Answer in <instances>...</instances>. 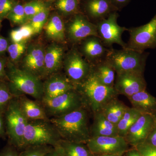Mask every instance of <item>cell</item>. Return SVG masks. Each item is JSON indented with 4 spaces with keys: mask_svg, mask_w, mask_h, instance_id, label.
<instances>
[{
    "mask_svg": "<svg viewBox=\"0 0 156 156\" xmlns=\"http://www.w3.org/2000/svg\"><path fill=\"white\" fill-rule=\"evenodd\" d=\"M93 115V123L90 127L91 137L119 136L116 125L107 119L101 112H98Z\"/></svg>",
    "mask_w": 156,
    "mask_h": 156,
    "instance_id": "cell-20",
    "label": "cell"
},
{
    "mask_svg": "<svg viewBox=\"0 0 156 156\" xmlns=\"http://www.w3.org/2000/svg\"><path fill=\"white\" fill-rule=\"evenodd\" d=\"M92 72L101 84L114 87L116 72L105 59L93 65Z\"/></svg>",
    "mask_w": 156,
    "mask_h": 156,
    "instance_id": "cell-24",
    "label": "cell"
},
{
    "mask_svg": "<svg viewBox=\"0 0 156 156\" xmlns=\"http://www.w3.org/2000/svg\"><path fill=\"white\" fill-rule=\"evenodd\" d=\"M93 65L89 63L77 49L73 48L65 55L63 62L65 74L76 87L91 73Z\"/></svg>",
    "mask_w": 156,
    "mask_h": 156,
    "instance_id": "cell-8",
    "label": "cell"
},
{
    "mask_svg": "<svg viewBox=\"0 0 156 156\" xmlns=\"http://www.w3.org/2000/svg\"><path fill=\"white\" fill-rule=\"evenodd\" d=\"M96 156H122L120 155L116 154H100V155H94Z\"/></svg>",
    "mask_w": 156,
    "mask_h": 156,
    "instance_id": "cell-46",
    "label": "cell"
},
{
    "mask_svg": "<svg viewBox=\"0 0 156 156\" xmlns=\"http://www.w3.org/2000/svg\"><path fill=\"white\" fill-rule=\"evenodd\" d=\"M126 153V156H142L136 148L134 149L128 150Z\"/></svg>",
    "mask_w": 156,
    "mask_h": 156,
    "instance_id": "cell-45",
    "label": "cell"
},
{
    "mask_svg": "<svg viewBox=\"0 0 156 156\" xmlns=\"http://www.w3.org/2000/svg\"><path fill=\"white\" fill-rule=\"evenodd\" d=\"M149 53H140L135 50L122 48L109 49L105 60L116 74L127 72L144 73Z\"/></svg>",
    "mask_w": 156,
    "mask_h": 156,
    "instance_id": "cell-5",
    "label": "cell"
},
{
    "mask_svg": "<svg viewBox=\"0 0 156 156\" xmlns=\"http://www.w3.org/2000/svg\"><path fill=\"white\" fill-rule=\"evenodd\" d=\"M49 145H37L28 147L23 149L18 156H44L53 149Z\"/></svg>",
    "mask_w": 156,
    "mask_h": 156,
    "instance_id": "cell-35",
    "label": "cell"
},
{
    "mask_svg": "<svg viewBox=\"0 0 156 156\" xmlns=\"http://www.w3.org/2000/svg\"><path fill=\"white\" fill-rule=\"evenodd\" d=\"M17 2L15 0H0V17L2 20L7 17Z\"/></svg>",
    "mask_w": 156,
    "mask_h": 156,
    "instance_id": "cell-36",
    "label": "cell"
},
{
    "mask_svg": "<svg viewBox=\"0 0 156 156\" xmlns=\"http://www.w3.org/2000/svg\"><path fill=\"white\" fill-rule=\"evenodd\" d=\"M128 31L130 39L126 48L144 53L147 49L156 48V14L146 24Z\"/></svg>",
    "mask_w": 156,
    "mask_h": 156,
    "instance_id": "cell-9",
    "label": "cell"
},
{
    "mask_svg": "<svg viewBox=\"0 0 156 156\" xmlns=\"http://www.w3.org/2000/svg\"><path fill=\"white\" fill-rule=\"evenodd\" d=\"M80 53L92 65L105 60L109 49L105 48L100 38L90 36L80 42Z\"/></svg>",
    "mask_w": 156,
    "mask_h": 156,
    "instance_id": "cell-16",
    "label": "cell"
},
{
    "mask_svg": "<svg viewBox=\"0 0 156 156\" xmlns=\"http://www.w3.org/2000/svg\"><path fill=\"white\" fill-rule=\"evenodd\" d=\"M9 45L8 40L5 38L0 36V56L7 52Z\"/></svg>",
    "mask_w": 156,
    "mask_h": 156,
    "instance_id": "cell-43",
    "label": "cell"
},
{
    "mask_svg": "<svg viewBox=\"0 0 156 156\" xmlns=\"http://www.w3.org/2000/svg\"><path fill=\"white\" fill-rule=\"evenodd\" d=\"M79 3V0H56L55 5L63 15L70 16L77 14Z\"/></svg>",
    "mask_w": 156,
    "mask_h": 156,
    "instance_id": "cell-31",
    "label": "cell"
},
{
    "mask_svg": "<svg viewBox=\"0 0 156 156\" xmlns=\"http://www.w3.org/2000/svg\"><path fill=\"white\" fill-rule=\"evenodd\" d=\"M40 101L50 119L87 108L82 95L76 89L50 99H42Z\"/></svg>",
    "mask_w": 156,
    "mask_h": 156,
    "instance_id": "cell-7",
    "label": "cell"
},
{
    "mask_svg": "<svg viewBox=\"0 0 156 156\" xmlns=\"http://www.w3.org/2000/svg\"><path fill=\"white\" fill-rule=\"evenodd\" d=\"M17 148L8 143L0 151V156H18L19 153Z\"/></svg>",
    "mask_w": 156,
    "mask_h": 156,
    "instance_id": "cell-38",
    "label": "cell"
},
{
    "mask_svg": "<svg viewBox=\"0 0 156 156\" xmlns=\"http://www.w3.org/2000/svg\"><path fill=\"white\" fill-rule=\"evenodd\" d=\"M132 107L142 113L154 115L156 112V98L146 90L137 92L128 98Z\"/></svg>",
    "mask_w": 156,
    "mask_h": 156,
    "instance_id": "cell-22",
    "label": "cell"
},
{
    "mask_svg": "<svg viewBox=\"0 0 156 156\" xmlns=\"http://www.w3.org/2000/svg\"><path fill=\"white\" fill-rule=\"evenodd\" d=\"M116 10L122 9L129 3L131 0H109Z\"/></svg>",
    "mask_w": 156,
    "mask_h": 156,
    "instance_id": "cell-40",
    "label": "cell"
},
{
    "mask_svg": "<svg viewBox=\"0 0 156 156\" xmlns=\"http://www.w3.org/2000/svg\"><path fill=\"white\" fill-rule=\"evenodd\" d=\"M59 145L63 150L64 156H94L86 144L62 139Z\"/></svg>",
    "mask_w": 156,
    "mask_h": 156,
    "instance_id": "cell-26",
    "label": "cell"
},
{
    "mask_svg": "<svg viewBox=\"0 0 156 156\" xmlns=\"http://www.w3.org/2000/svg\"><path fill=\"white\" fill-rule=\"evenodd\" d=\"M6 75L9 89L14 97L28 95L41 101L44 95L43 82L30 73L7 61Z\"/></svg>",
    "mask_w": 156,
    "mask_h": 156,
    "instance_id": "cell-2",
    "label": "cell"
},
{
    "mask_svg": "<svg viewBox=\"0 0 156 156\" xmlns=\"http://www.w3.org/2000/svg\"><path fill=\"white\" fill-rule=\"evenodd\" d=\"M44 156H64L63 150L60 146L53 147L50 151Z\"/></svg>",
    "mask_w": 156,
    "mask_h": 156,
    "instance_id": "cell-42",
    "label": "cell"
},
{
    "mask_svg": "<svg viewBox=\"0 0 156 156\" xmlns=\"http://www.w3.org/2000/svg\"><path fill=\"white\" fill-rule=\"evenodd\" d=\"M85 9L88 16L97 22L117 11L109 0H87Z\"/></svg>",
    "mask_w": 156,
    "mask_h": 156,
    "instance_id": "cell-19",
    "label": "cell"
},
{
    "mask_svg": "<svg viewBox=\"0 0 156 156\" xmlns=\"http://www.w3.org/2000/svg\"><path fill=\"white\" fill-rule=\"evenodd\" d=\"M6 135L5 126L4 113L0 112V137Z\"/></svg>",
    "mask_w": 156,
    "mask_h": 156,
    "instance_id": "cell-44",
    "label": "cell"
},
{
    "mask_svg": "<svg viewBox=\"0 0 156 156\" xmlns=\"http://www.w3.org/2000/svg\"><path fill=\"white\" fill-rule=\"evenodd\" d=\"M154 116L155 119V121L156 122V112L154 114Z\"/></svg>",
    "mask_w": 156,
    "mask_h": 156,
    "instance_id": "cell-49",
    "label": "cell"
},
{
    "mask_svg": "<svg viewBox=\"0 0 156 156\" xmlns=\"http://www.w3.org/2000/svg\"><path fill=\"white\" fill-rule=\"evenodd\" d=\"M66 33L68 38L74 44L80 43L88 37H98L96 24L86 16L78 13L74 15L68 23Z\"/></svg>",
    "mask_w": 156,
    "mask_h": 156,
    "instance_id": "cell-13",
    "label": "cell"
},
{
    "mask_svg": "<svg viewBox=\"0 0 156 156\" xmlns=\"http://www.w3.org/2000/svg\"><path fill=\"white\" fill-rule=\"evenodd\" d=\"M23 7L27 22L35 15L48 8L43 0H33L23 5Z\"/></svg>",
    "mask_w": 156,
    "mask_h": 156,
    "instance_id": "cell-32",
    "label": "cell"
},
{
    "mask_svg": "<svg viewBox=\"0 0 156 156\" xmlns=\"http://www.w3.org/2000/svg\"><path fill=\"white\" fill-rule=\"evenodd\" d=\"M44 95L42 99H50L76 89L65 74L59 72L51 75L43 82Z\"/></svg>",
    "mask_w": 156,
    "mask_h": 156,
    "instance_id": "cell-17",
    "label": "cell"
},
{
    "mask_svg": "<svg viewBox=\"0 0 156 156\" xmlns=\"http://www.w3.org/2000/svg\"><path fill=\"white\" fill-rule=\"evenodd\" d=\"M156 121L154 115L143 113L128 129L125 136L128 144L136 147L145 142Z\"/></svg>",
    "mask_w": 156,
    "mask_h": 156,
    "instance_id": "cell-15",
    "label": "cell"
},
{
    "mask_svg": "<svg viewBox=\"0 0 156 156\" xmlns=\"http://www.w3.org/2000/svg\"><path fill=\"white\" fill-rule=\"evenodd\" d=\"M45 49L43 45L39 43L28 45L20 68L41 80L45 79Z\"/></svg>",
    "mask_w": 156,
    "mask_h": 156,
    "instance_id": "cell-12",
    "label": "cell"
},
{
    "mask_svg": "<svg viewBox=\"0 0 156 156\" xmlns=\"http://www.w3.org/2000/svg\"><path fill=\"white\" fill-rule=\"evenodd\" d=\"M76 89L92 114L100 112L107 103L119 95L114 87H107L100 83L92 71L83 82L76 87Z\"/></svg>",
    "mask_w": 156,
    "mask_h": 156,
    "instance_id": "cell-3",
    "label": "cell"
},
{
    "mask_svg": "<svg viewBox=\"0 0 156 156\" xmlns=\"http://www.w3.org/2000/svg\"><path fill=\"white\" fill-rule=\"evenodd\" d=\"M62 140L57 129L50 120L28 121L24 131L23 149L28 147L59 145Z\"/></svg>",
    "mask_w": 156,
    "mask_h": 156,
    "instance_id": "cell-4",
    "label": "cell"
},
{
    "mask_svg": "<svg viewBox=\"0 0 156 156\" xmlns=\"http://www.w3.org/2000/svg\"><path fill=\"white\" fill-rule=\"evenodd\" d=\"M45 2H53L54 1H56V0H44Z\"/></svg>",
    "mask_w": 156,
    "mask_h": 156,
    "instance_id": "cell-47",
    "label": "cell"
},
{
    "mask_svg": "<svg viewBox=\"0 0 156 156\" xmlns=\"http://www.w3.org/2000/svg\"><path fill=\"white\" fill-rule=\"evenodd\" d=\"M6 18L14 25H22L27 23L23 5L20 3L16 4Z\"/></svg>",
    "mask_w": 156,
    "mask_h": 156,
    "instance_id": "cell-30",
    "label": "cell"
},
{
    "mask_svg": "<svg viewBox=\"0 0 156 156\" xmlns=\"http://www.w3.org/2000/svg\"><path fill=\"white\" fill-rule=\"evenodd\" d=\"M65 55L64 48L57 43H52L45 48V79L59 72L63 67Z\"/></svg>",
    "mask_w": 156,
    "mask_h": 156,
    "instance_id": "cell-18",
    "label": "cell"
},
{
    "mask_svg": "<svg viewBox=\"0 0 156 156\" xmlns=\"http://www.w3.org/2000/svg\"><path fill=\"white\" fill-rule=\"evenodd\" d=\"M142 112L134 108L127 109L125 114L117 125L119 136L125 137L128 129L137 121Z\"/></svg>",
    "mask_w": 156,
    "mask_h": 156,
    "instance_id": "cell-27",
    "label": "cell"
},
{
    "mask_svg": "<svg viewBox=\"0 0 156 156\" xmlns=\"http://www.w3.org/2000/svg\"><path fill=\"white\" fill-rule=\"evenodd\" d=\"M50 13L49 8L35 15L28 23L34 30L36 34L40 33L48 22Z\"/></svg>",
    "mask_w": 156,
    "mask_h": 156,
    "instance_id": "cell-33",
    "label": "cell"
},
{
    "mask_svg": "<svg viewBox=\"0 0 156 156\" xmlns=\"http://www.w3.org/2000/svg\"><path fill=\"white\" fill-rule=\"evenodd\" d=\"M36 34L32 27L27 23L21 25L19 28L11 30L10 37L12 43L27 42L28 40Z\"/></svg>",
    "mask_w": 156,
    "mask_h": 156,
    "instance_id": "cell-28",
    "label": "cell"
},
{
    "mask_svg": "<svg viewBox=\"0 0 156 156\" xmlns=\"http://www.w3.org/2000/svg\"><path fill=\"white\" fill-rule=\"evenodd\" d=\"M45 33L48 39L62 43L66 38V28L60 15L56 13L51 15L45 24Z\"/></svg>",
    "mask_w": 156,
    "mask_h": 156,
    "instance_id": "cell-23",
    "label": "cell"
},
{
    "mask_svg": "<svg viewBox=\"0 0 156 156\" xmlns=\"http://www.w3.org/2000/svg\"><path fill=\"white\" fill-rule=\"evenodd\" d=\"M27 46V42L12 43L9 44L7 52L10 57V61L16 65L24 56Z\"/></svg>",
    "mask_w": 156,
    "mask_h": 156,
    "instance_id": "cell-29",
    "label": "cell"
},
{
    "mask_svg": "<svg viewBox=\"0 0 156 156\" xmlns=\"http://www.w3.org/2000/svg\"><path fill=\"white\" fill-rule=\"evenodd\" d=\"M119 14L116 11L111 13L106 18L95 23L98 37L105 47H111L113 44H118L122 48H126L127 44L122 39V35L128 29L121 27L117 23Z\"/></svg>",
    "mask_w": 156,
    "mask_h": 156,
    "instance_id": "cell-10",
    "label": "cell"
},
{
    "mask_svg": "<svg viewBox=\"0 0 156 156\" xmlns=\"http://www.w3.org/2000/svg\"><path fill=\"white\" fill-rule=\"evenodd\" d=\"M86 144L93 155H122L128 150V143L120 136L92 137Z\"/></svg>",
    "mask_w": 156,
    "mask_h": 156,
    "instance_id": "cell-11",
    "label": "cell"
},
{
    "mask_svg": "<svg viewBox=\"0 0 156 156\" xmlns=\"http://www.w3.org/2000/svg\"><path fill=\"white\" fill-rule=\"evenodd\" d=\"M14 97L10 92L8 83L5 81H0V112L4 113Z\"/></svg>",
    "mask_w": 156,
    "mask_h": 156,
    "instance_id": "cell-34",
    "label": "cell"
},
{
    "mask_svg": "<svg viewBox=\"0 0 156 156\" xmlns=\"http://www.w3.org/2000/svg\"><path fill=\"white\" fill-rule=\"evenodd\" d=\"M17 97L23 112L28 121L50 120L40 101L31 100L25 95Z\"/></svg>",
    "mask_w": 156,
    "mask_h": 156,
    "instance_id": "cell-21",
    "label": "cell"
},
{
    "mask_svg": "<svg viewBox=\"0 0 156 156\" xmlns=\"http://www.w3.org/2000/svg\"><path fill=\"white\" fill-rule=\"evenodd\" d=\"M2 20L1 19V17H0V27H1V23H2Z\"/></svg>",
    "mask_w": 156,
    "mask_h": 156,
    "instance_id": "cell-48",
    "label": "cell"
},
{
    "mask_svg": "<svg viewBox=\"0 0 156 156\" xmlns=\"http://www.w3.org/2000/svg\"><path fill=\"white\" fill-rule=\"evenodd\" d=\"M144 143L156 147V122L154 128Z\"/></svg>",
    "mask_w": 156,
    "mask_h": 156,
    "instance_id": "cell-39",
    "label": "cell"
},
{
    "mask_svg": "<svg viewBox=\"0 0 156 156\" xmlns=\"http://www.w3.org/2000/svg\"><path fill=\"white\" fill-rule=\"evenodd\" d=\"M89 112L83 108L61 116L50 119L62 140L87 144L91 138Z\"/></svg>",
    "mask_w": 156,
    "mask_h": 156,
    "instance_id": "cell-1",
    "label": "cell"
},
{
    "mask_svg": "<svg viewBox=\"0 0 156 156\" xmlns=\"http://www.w3.org/2000/svg\"><path fill=\"white\" fill-rule=\"evenodd\" d=\"M128 108L116 98L109 101L100 112L107 119L117 126Z\"/></svg>",
    "mask_w": 156,
    "mask_h": 156,
    "instance_id": "cell-25",
    "label": "cell"
},
{
    "mask_svg": "<svg viewBox=\"0 0 156 156\" xmlns=\"http://www.w3.org/2000/svg\"><path fill=\"white\" fill-rule=\"evenodd\" d=\"M143 73L127 72L117 74L114 88L118 94L127 98L146 89Z\"/></svg>",
    "mask_w": 156,
    "mask_h": 156,
    "instance_id": "cell-14",
    "label": "cell"
},
{
    "mask_svg": "<svg viewBox=\"0 0 156 156\" xmlns=\"http://www.w3.org/2000/svg\"><path fill=\"white\" fill-rule=\"evenodd\" d=\"M7 61L0 58V81L7 80L6 67Z\"/></svg>",
    "mask_w": 156,
    "mask_h": 156,
    "instance_id": "cell-41",
    "label": "cell"
},
{
    "mask_svg": "<svg viewBox=\"0 0 156 156\" xmlns=\"http://www.w3.org/2000/svg\"><path fill=\"white\" fill-rule=\"evenodd\" d=\"M4 115L9 143L18 150L23 149L24 131L28 121L23 112L18 97L11 99Z\"/></svg>",
    "mask_w": 156,
    "mask_h": 156,
    "instance_id": "cell-6",
    "label": "cell"
},
{
    "mask_svg": "<svg viewBox=\"0 0 156 156\" xmlns=\"http://www.w3.org/2000/svg\"><path fill=\"white\" fill-rule=\"evenodd\" d=\"M142 156H156V147L143 143L135 147Z\"/></svg>",
    "mask_w": 156,
    "mask_h": 156,
    "instance_id": "cell-37",
    "label": "cell"
}]
</instances>
